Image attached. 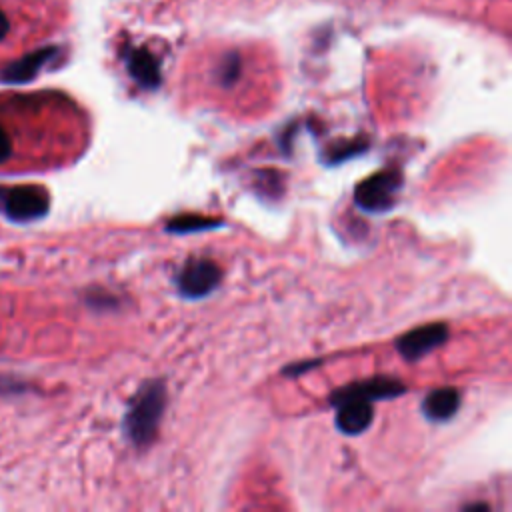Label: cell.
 Instances as JSON below:
<instances>
[{
    "mask_svg": "<svg viewBox=\"0 0 512 512\" xmlns=\"http://www.w3.org/2000/svg\"><path fill=\"white\" fill-rule=\"evenodd\" d=\"M448 338V326L444 322L422 324L418 328L408 330L396 340V350L406 360H420L430 354L438 346H442Z\"/></svg>",
    "mask_w": 512,
    "mask_h": 512,
    "instance_id": "obj_6",
    "label": "cell"
},
{
    "mask_svg": "<svg viewBox=\"0 0 512 512\" xmlns=\"http://www.w3.org/2000/svg\"><path fill=\"white\" fill-rule=\"evenodd\" d=\"M400 188H402L400 172H396V170L376 172L356 186L354 204L360 210L372 212V214L392 210Z\"/></svg>",
    "mask_w": 512,
    "mask_h": 512,
    "instance_id": "obj_3",
    "label": "cell"
},
{
    "mask_svg": "<svg viewBox=\"0 0 512 512\" xmlns=\"http://www.w3.org/2000/svg\"><path fill=\"white\" fill-rule=\"evenodd\" d=\"M222 280V270L208 258H188L178 270L174 284L182 298L200 300L212 294Z\"/></svg>",
    "mask_w": 512,
    "mask_h": 512,
    "instance_id": "obj_4",
    "label": "cell"
},
{
    "mask_svg": "<svg viewBox=\"0 0 512 512\" xmlns=\"http://www.w3.org/2000/svg\"><path fill=\"white\" fill-rule=\"evenodd\" d=\"M238 72H240V60L236 56H228L216 68V80L220 86H230L236 82Z\"/></svg>",
    "mask_w": 512,
    "mask_h": 512,
    "instance_id": "obj_12",
    "label": "cell"
},
{
    "mask_svg": "<svg viewBox=\"0 0 512 512\" xmlns=\"http://www.w3.org/2000/svg\"><path fill=\"white\" fill-rule=\"evenodd\" d=\"M330 404L336 408V428L346 436H358L372 424L374 402L358 394L340 388L332 394Z\"/></svg>",
    "mask_w": 512,
    "mask_h": 512,
    "instance_id": "obj_5",
    "label": "cell"
},
{
    "mask_svg": "<svg viewBox=\"0 0 512 512\" xmlns=\"http://www.w3.org/2000/svg\"><path fill=\"white\" fill-rule=\"evenodd\" d=\"M126 70L134 82L142 88L154 90L160 84V66L158 60L144 48H128L126 50Z\"/></svg>",
    "mask_w": 512,
    "mask_h": 512,
    "instance_id": "obj_8",
    "label": "cell"
},
{
    "mask_svg": "<svg viewBox=\"0 0 512 512\" xmlns=\"http://www.w3.org/2000/svg\"><path fill=\"white\" fill-rule=\"evenodd\" d=\"M342 390L358 394V396H362L370 402H376V400H388V398H396V396L404 394L406 386H404V382H400L396 378L376 376V378H368V380H362V382L348 384Z\"/></svg>",
    "mask_w": 512,
    "mask_h": 512,
    "instance_id": "obj_10",
    "label": "cell"
},
{
    "mask_svg": "<svg viewBox=\"0 0 512 512\" xmlns=\"http://www.w3.org/2000/svg\"><path fill=\"white\" fill-rule=\"evenodd\" d=\"M56 56H58V48H54V46L36 50V52H32V54H26L24 58L14 60L12 64H8V66L0 72V80H2V82H12V84L28 82V80H32V78L46 66V62L54 60Z\"/></svg>",
    "mask_w": 512,
    "mask_h": 512,
    "instance_id": "obj_7",
    "label": "cell"
},
{
    "mask_svg": "<svg viewBox=\"0 0 512 512\" xmlns=\"http://www.w3.org/2000/svg\"><path fill=\"white\" fill-rule=\"evenodd\" d=\"M220 226H222L220 220H210V218H202V216H194V214H184V216H178V218L170 220L166 230L174 232V234H190V232H200V230L220 228Z\"/></svg>",
    "mask_w": 512,
    "mask_h": 512,
    "instance_id": "obj_11",
    "label": "cell"
},
{
    "mask_svg": "<svg viewBox=\"0 0 512 512\" xmlns=\"http://www.w3.org/2000/svg\"><path fill=\"white\" fill-rule=\"evenodd\" d=\"M50 196L40 186H0V212L14 224H30L48 214Z\"/></svg>",
    "mask_w": 512,
    "mask_h": 512,
    "instance_id": "obj_2",
    "label": "cell"
},
{
    "mask_svg": "<svg viewBox=\"0 0 512 512\" xmlns=\"http://www.w3.org/2000/svg\"><path fill=\"white\" fill-rule=\"evenodd\" d=\"M460 408V394L456 388H436L422 400V414L430 422H448Z\"/></svg>",
    "mask_w": 512,
    "mask_h": 512,
    "instance_id": "obj_9",
    "label": "cell"
},
{
    "mask_svg": "<svg viewBox=\"0 0 512 512\" xmlns=\"http://www.w3.org/2000/svg\"><path fill=\"white\" fill-rule=\"evenodd\" d=\"M12 152V144H10V138H8V132L4 128H0V162L8 160Z\"/></svg>",
    "mask_w": 512,
    "mask_h": 512,
    "instance_id": "obj_14",
    "label": "cell"
},
{
    "mask_svg": "<svg viewBox=\"0 0 512 512\" xmlns=\"http://www.w3.org/2000/svg\"><path fill=\"white\" fill-rule=\"evenodd\" d=\"M164 406H166L164 382L152 380L142 384L124 414V422H122L124 436L138 448L150 444V440L158 432Z\"/></svg>",
    "mask_w": 512,
    "mask_h": 512,
    "instance_id": "obj_1",
    "label": "cell"
},
{
    "mask_svg": "<svg viewBox=\"0 0 512 512\" xmlns=\"http://www.w3.org/2000/svg\"><path fill=\"white\" fill-rule=\"evenodd\" d=\"M12 30V18H10V12L6 10L4 4H0V42H4L8 38Z\"/></svg>",
    "mask_w": 512,
    "mask_h": 512,
    "instance_id": "obj_13",
    "label": "cell"
}]
</instances>
